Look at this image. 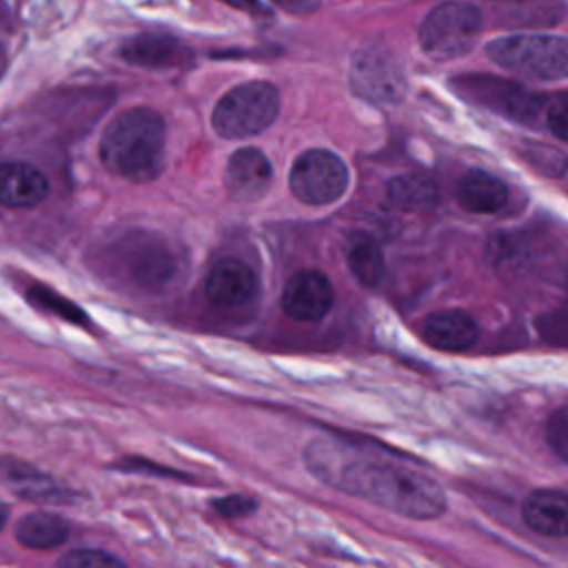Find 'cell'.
<instances>
[{
  "instance_id": "obj_1",
  "label": "cell",
  "mask_w": 568,
  "mask_h": 568,
  "mask_svg": "<svg viewBox=\"0 0 568 568\" xmlns=\"http://www.w3.org/2000/svg\"><path fill=\"white\" fill-rule=\"evenodd\" d=\"M304 462L320 481L402 517L435 519L446 510V495L433 477L353 439L315 437Z\"/></svg>"
},
{
  "instance_id": "obj_2",
  "label": "cell",
  "mask_w": 568,
  "mask_h": 568,
  "mask_svg": "<svg viewBox=\"0 0 568 568\" xmlns=\"http://www.w3.org/2000/svg\"><path fill=\"white\" fill-rule=\"evenodd\" d=\"M164 120L158 111L133 106L115 115L100 140V160L129 182H149L162 169Z\"/></svg>"
},
{
  "instance_id": "obj_3",
  "label": "cell",
  "mask_w": 568,
  "mask_h": 568,
  "mask_svg": "<svg viewBox=\"0 0 568 568\" xmlns=\"http://www.w3.org/2000/svg\"><path fill=\"white\" fill-rule=\"evenodd\" d=\"M488 55L501 69L530 80L568 78V38L519 33L493 40Z\"/></svg>"
},
{
  "instance_id": "obj_4",
  "label": "cell",
  "mask_w": 568,
  "mask_h": 568,
  "mask_svg": "<svg viewBox=\"0 0 568 568\" xmlns=\"http://www.w3.org/2000/svg\"><path fill=\"white\" fill-rule=\"evenodd\" d=\"M280 111V93L273 84L255 80L231 89L213 109L211 124L222 138L240 140L262 133Z\"/></svg>"
},
{
  "instance_id": "obj_5",
  "label": "cell",
  "mask_w": 568,
  "mask_h": 568,
  "mask_svg": "<svg viewBox=\"0 0 568 568\" xmlns=\"http://www.w3.org/2000/svg\"><path fill=\"white\" fill-rule=\"evenodd\" d=\"M481 31V13L466 2L437 4L419 27V44L433 60L468 53Z\"/></svg>"
},
{
  "instance_id": "obj_6",
  "label": "cell",
  "mask_w": 568,
  "mask_h": 568,
  "mask_svg": "<svg viewBox=\"0 0 568 568\" xmlns=\"http://www.w3.org/2000/svg\"><path fill=\"white\" fill-rule=\"evenodd\" d=\"M453 87L466 98L486 109H493L521 124H539L546 118L548 100L524 89L517 82L493 75H464L455 78Z\"/></svg>"
},
{
  "instance_id": "obj_7",
  "label": "cell",
  "mask_w": 568,
  "mask_h": 568,
  "mask_svg": "<svg viewBox=\"0 0 568 568\" xmlns=\"http://www.w3.org/2000/svg\"><path fill=\"white\" fill-rule=\"evenodd\" d=\"M288 182L300 202L322 206L344 195L348 186V169L335 153L326 149H308L295 160Z\"/></svg>"
},
{
  "instance_id": "obj_8",
  "label": "cell",
  "mask_w": 568,
  "mask_h": 568,
  "mask_svg": "<svg viewBox=\"0 0 568 568\" xmlns=\"http://www.w3.org/2000/svg\"><path fill=\"white\" fill-rule=\"evenodd\" d=\"M351 87L371 102H395L404 93V73L388 51L368 47L353 55Z\"/></svg>"
},
{
  "instance_id": "obj_9",
  "label": "cell",
  "mask_w": 568,
  "mask_h": 568,
  "mask_svg": "<svg viewBox=\"0 0 568 568\" xmlns=\"http://www.w3.org/2000/svg\"><path fill=\"white\" fill-rule=\"evenodd\" d=\"M333 286L320 271L295 273L282 291V308L297 322H317L333 306Z\"/></svg>"
},
{
  "instance_id": "obj_10",
  "label": "cell",
  "mask_w": 568,
  "mask_h": 568,
  "mask_svg": "<svg viewBox=\"0 0 568 568\" xmlns=\"http://www.w3.org/2000/svg\"><path fill=\"white\" fill-rule=\"evenodd\" d=\"M271 162L255 146L237 149L224 169V186L229 195L237 202L260 200L271 184Z\"/></svg>"
},
{
  "instance_id": "obj_11",
  "label": "cell",
  "mask_w": 568,
  "mask_h": 568,
  "mask_svg": "<svg viewBox=\"0 0 568 568\" xmlns=\"http://www.w3.org/2000/svg\"><path fill=\"white\" fill-rule=\"evenodd\" d=\"M204 291L211 304L220 308H235L255 297L257 277L248 264L235 257H224L213 264L211 273L206 275Z\"/></svg>"
},
{
  "instance_id": "obj_12",
  "label": "cell",
  "mask_w": 568,
  "mask_h": 568,
  "mask_svg": "<svg viewBox=\"0 0 568 568\" xmlns=\"http://www.w3.org/2000/svg\"><path fill=\"white\" fill-rule=\"evenodd\" d=\"M528 528L548 537L568 535V493L559 488H537L521 506Z\"/></svg>"
},
{
  "instance_id": "obj_13",
  "label": "cell",
  "mask_w": 568,
  "mask_h": 568,
  "mask_svg": "<svg viewBox=\"0 0 568 568\" xmlns=\"http://www.w3.org/2000/svg\"><path fill=\"white\" fill-rule=\"evenodd\" d=\"M479 326L466 311H437L424 322V339L439 351H466L477 342Z\"/></svg>"
},
{
  "instance_id": "obj_14",
  "label": "cell",
  "mask_w": 568,
  "mask_h": 568,
  "mask_svg": "<svg viewBox=\"0 0 568 568\" xmlns=\"http://www.w3.org/2000/svg\"><path fill=\"white\" fill-rule=\"evenodd\" d=\"M49 193L47 178L27 162H7L2 166L0 200L4 206H36Z\"/></svg>"
},
{
  "instance_id": "obj_15",
  "label": "cell",
  "mask_w": 568,
  "mask_h": 568,
  "mask_svg": "<svg viewBox=\"0 0 568 568\" xmlns=\"http://www.w3.org/2000/svg\"><path fill=\"white\" fill-rule=\"evenodd\" d=\"M2 479L13 493H18L24 499L53 501V504L71 501L69 490H64L60 484H55L49 475H42L38 468H33L24 462H18V459H4Z\"/></svg>"
},
{
  "instance_id": "obj_16",
  "label": "cell",
  "mask_w": 568,
  "mask_h": 568,
  "mask_svg": "<svg viewBox=\"0 0 568 568\" xmlns=\"http://www.w3.org/2000/svg\"><path fill=\"white\" fill-rule=\"evenodd\" d=\"M457 200L470 213H495L506 204L508 189L493 173L470 169L457 182Z\"/></svg>"
},
{
  "instance_id": "obj_17",
  "label": "cell",
  "mask_w": 568,
  "mask_h": 568,
  "mask_svg": "<svg viewBox=\"0 0 568 568\" xmlns=\"http://www.w3.org/2000/svg\"><path fill=\"white\" fill-rule=\"evenodd\" d=\"M69 539V524L60 515L31 510L16 521V541L24 548L47 550Z\"/></svg>"
},
{
  "instance_id": "obj_18",
  "label": "cell",
  "mask_w": 568,
  "mask_h": 568,
  "mask_svg": "<svg viewBox=\"0 0 568 568\" xmlns=\"http://www.w3.org/2000/svg\"><path fill=\"white\" fill-rule=\"evenodd\" d=\"M346 264L355 280L364 286H377L386 271L384 253L368 233H353L348 237Z\"/></svg>"
},
{
  "instance_id": "obj_19",
  "label": "cell",
  "mask_w": 568,
  "mask_h": 568,
  "mask_svg": "<svg viewBox=\"0 0 568 568\" xmlns=\"http://www.w3.org/2000/svg\"><path fill=\"white\" fill-rule=\"evenodd\" d=\"M388 202L402 211H426L437 202V186L428 175L406 173L393 178L386 189Z\"/></svg>"
},
{
  "instance_id": "obj_20",
  "label": "cell",
  "mask_w": 568,
  "mask_h": 568,
  "mask_svg": "<svg viewBox=\"0 0 568 568\" xmlns=\"http://www.w3.org/2000/svg\"><path fill=\"white\" fill-rule=\"evenodd\" d=\"M178 51H180V44L164 33H144L122 47V55L131 64H142V67L171 64L178 58Z\"/></svg>"
},
{
  "instance_id": "obj_21",
  "label": "cell",
  "mask_w": 568,
  "mask_h": 568,
  "mask_svg": "<svg viewBox=\"0 0 568 568\" xmlns=\"http://www.w3.org/2000/svg\"><path fill=\"white\" fill-rule=\"evenodd\" d=\"M55 568H126V564L106 550L75 548L60 555Z\"/></svg>"
},
{
  "instance_id": "obj_22",
  "label": "cell",
  "mask_w": 568,
  "mask_h": 568,
  "mask_svg": "<svg viewBox=\"0 0 568 568\" xmlns=\"http://www.w3.org/2000/svg\"><path fill=\"white\" fill-rule=\"evenodd\" d=\"M539 335L544 342L552 346L568 348V300H564L559 306L541 313L535 322Z\"/></svg>"
},
{
  "instance_id": "obj_23",
  "label": "cell",
  "mask_w": 568,
  "mask_h": 568,
  "mask_svg": "<svg viewBox=\"0 0 568 568\" xmlns=\"http://www.w3.org/2000/svg\"><path fill=\"white\" fill-rule=\"evenodd\" d=\"M29 297H31L33 302H38L40 306H44V308H49V311L62 315V317L69 320V322H75V324H84V322H87L84 315H82V311H80L78 306H73L71 302L62 300L60 295H55V293H51V291H42V288L38 286V288H31Z\"/></svg>"
},
{
  "instance_id": "obj_24",
  "label": "cell",
  "mask_w": 568,
  "mask_h": 568,
  "mask_svg": "<svg viewBox=\"0 0 568 568\" xmlns=\"http://www.w3.org/2000/svg\"><path fill=\"white\" fill-rule=\"evenodd\" d=\"M546 439L550 448L568 464V406L550 415L546 424Z\"/></svg>"
},
{
  "instance_id": "obj_25",
  "label": "cell",
  "mask_w": 568,
  "mask_h": 568,
  "mask_svg": "<svg viewBox=\"0 0 568 568\" xmlns=\"http://www.w3.org/2000/svg\"><path fill=\"white\" fill-rule=\"evenodd\" d=\"M544 124L559 138L568 142V95H559L548 102Z\"/></svg>"
},
{
  "instance_id": "obj_26",
  "label": "cell",
  "mask_w": 568,
  "mask_h": 568,
  "mask_svg": "<svg viewBox=\"0 0 568 568\" xmlns=\"http://www.w3.org/2000/svg\"><path fill=\"white\" fill-rule=\"evenodd\" d=\"M213 508L224 517H244L257 508V501L246 495H226L213 501Z\"/></svg>"
},
{
  "instance_id": "obj_27",
  "label": "cell",
  "mask_w": 568,
  "mask_h": 568,
  "mask_svg": "<svg viewBox=\"0 0 568 568\" xmlns=\"http://www.w3.org/2000/svg\"><path fill=\"white\" fill-rule=\"evenodd\" d=\"M271 2L293 16H308L320 7V0H271Z\"/></svg>"
},
{
  "instance_id": "obj_28",
  "label": "cell",
  "mask_w": 568,
  "mask_h": 568,
  "mask_svg": "<svg viewBox=\"0 0 568 568\" xmlns=\"http://www.w3.org/2000/svg\"><path fill=\"white\" fill-rule=\"evenodd\" d=\"M122 470H153V473H160V475H171V477H180V473L171 470V468H164V466H155L151 464L149 459H122V464L118 466Z\"/></svg>"
},
{
  "instance_id": "obj_29",
  "label": "cell",
  "mask_w": 568,
  "mask_h": 568,
  "mask_svg": "<svg viewBox=\"0 0 568 568\" xmlns=\"http://www.w3.org/2000/svg\"><path fill=\"white\" fill-rule=\"evenodd\" d=\"M235 9H242V11H248V13H255V16H264L266 13V7L262 4V0H222Z\"/></svg>"
}]
</instances>
